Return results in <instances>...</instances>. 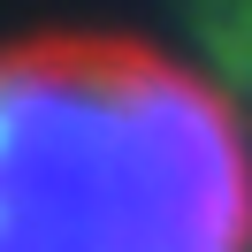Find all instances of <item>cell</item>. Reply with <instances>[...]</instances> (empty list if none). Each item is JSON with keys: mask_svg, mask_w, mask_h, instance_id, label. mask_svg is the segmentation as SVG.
Returning <instances> with one entry per match:
<instances>
[{"mask_svg": "<svg viewBox=\"0 0 252 252\" xmlns=\"http://www.w3.org/2000/svg\"><path fill=\"white\" fill-rule=\"evenodd\" d=\"M0 252H252V138L214 69L115 31L0 46Z\"/></svg>", "mask_w": 252, "mask_h": 252, "instance_id": "cell-1", "label": "cell"}, {"mask_svg": "<svg viewBox=\"0 0 252 252\" xmlns=\"http://www.w3.org/2000/svg\"><path fill=\"white\" fill-rule=\"evenodd\" d=\"M199 62L214 69V84L229 92L237 123L252 138V0H206L199 16Z\"/></svg>", "mask_w": 252, "mask_h": 252, "instance_id": "cell-2", "label": "cell"}]
</instances>
